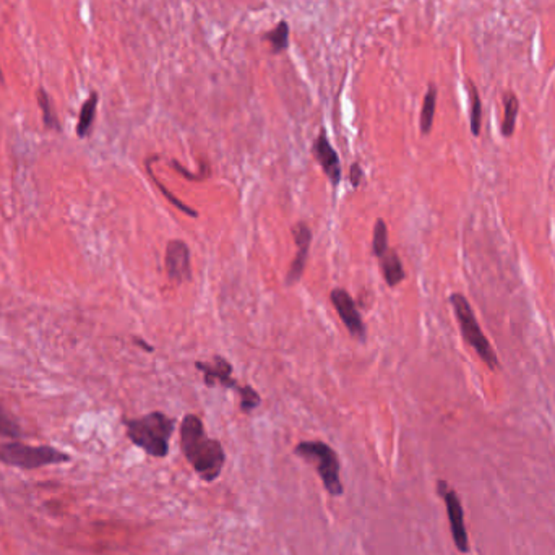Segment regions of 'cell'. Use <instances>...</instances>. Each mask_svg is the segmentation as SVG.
Returning a JSON list of instances; mask_svg holds the SVG:
<instances>
[{"label":"cell","mask_w":555,"mask_h":555,"mask_svg":"<svg viewBox=\"0 0 555 555\" xmlns=\"http://www.w3.org/2000/svg\"><path fill=\"white\" fill-rule=\"evenodd\" d=\"M182 453L200 479L213 482L220 477L226 462V453L216 438H210L205 432L203 422L195 414H187L181 424Z\"/></svg>","instance_id":"cell-1"},{"label":"cell","mask_w":555,"mask_h":555,"mask_svg":"<svg viewBox=\"0 0 555 555\" xmlns=\"http://www.w3.org/2000/svg\"><path fill=\"white\" fill-rule=\"evenodd\" d=\"M127 437L150 456L165 458L169 453V440L176 429V421L161 411H153L138 419H125Z\"/></svg>","instance_id":"cell-2"},{"label":"cell","mask_w":555,"mask_h":555,"mask_svg":"<svg viewBox=\"0 0 555 555\" xmlns=\"http://www.w3.org/2000/svg\"><path fill=\"white\" fill-rule=\"evenodd\" d=\"M294 453L302 460L314 462L320 479H322L326 492L333 497H340L345 492L340 479V458L336 451L320 440L312 442H301L294 448Z\"/></svg>","instance_id":"cell-3"},{"label":"cell","mask_w":555,"mask_h":555,"mask_svg":"<svg viewBox=\"0 0 555 555\" xmlns=\"http://www.w3.org/2000/svg\"><path fill=\"white\" fill-rule=\"evenodd\" d=\"M450 304L455 310L456 318H458L462 338H465L467 345L477 352V356L482 359V362L486 364L489 369L491 370L497 369L499 367L497 352L494 351V347L486 338V335L482 333L481 326H479L477 320L475 317V312H472V309L470 306V301H467L462 294L455 292L450 296Z\"/></svg>","instance_id":"cell-4"},{"label":"cell","mask_w":555,"mask_h":555,"mask_svg":"<svg viewBox=\"0 0 555 555\" xmlns=\"http://www.w3.org/2000/svg\"><path fill=\"white\" fill-rule=\"evenodd\" d=\"M0 461L23 470H36V467L68 461V455L47 445L32 447V445L8 442L0 443Z\"/></svg>","instance_id":"cell-5"},{"label":"cell","mask_w":555,"mask_h":555,"mask_svg":"<svg viewBox=\"0 0 555 555\" xmlns=\"http://www.w3.org/2000/svg\"><path fill=\"white\" fill-rule=\"evenodd\" d=\"M195 367L203 374L205 385L208 386V388L221 385L225 386V388L236 390L239 393V398H241L242 406H250L258 400V391L255 390L252 385H241L237 383V380H234L231 377L232 366L229 364V361H226L222 356H217V354L213 356V362L211 364L195 362Z\"/></svg>","instance_id":"cell-6"},{"label":"cell","mask_w":555,"mask_h":555,"mask_svg":"<svg viewBox=\"0 0 555 555\" xmlns=\"http://www.w3.org/2000/svg\"><path fill=\"white\" fill-rule=\"evenodd\" d=\"M437 491L440 497L445 500V505H447V515L455 546L461 554H467L470 552V539H467L465 526V511H462L458 495H456L453 489L448 487V484L445 481L437 482Z\"/></svg>","instance_id":"cell-7"},{"label":"cell","mask_w":555,"mask_h":555,"mask_svg":"<svg viewBox=\"0 0 555 555\" xmlns=\"http://www.w3.org/2000/svg\"><path fill=\"white\" fill-rule=\"evenodd\" d=\"M330 301L333 304L335 310L340 315L341 322L345 323L346 330L350 331L352 338H356L362 342L366 341L367 338L366 323H364L354 299L351 297V294L346 290H342V287H335V290L330 292Z\"/></svg>","instance_id":"cell-8"},{"label":"cell","mask_w":555,"mask_h":555,"mask_svg":"<svg viewBox=\"0 0 555 555\" xmlns=\"http://www.w3.org/2000/svg\"><path fill=\"white\" fill-rule=\"evenodd\" d=\"M166 273L174 285H182L192 280L190 249L182 239H171L166 247Z\"/></svg>","instance_id":"cell-9"},{"label":"cell","mask_w":555,"mask_h":555,"mask_svg":"<svg viewBox=\"0 0 555 555\" xmlns=\"http://www.w3.org/2000/svg\"><path fill=\"white\" fill-rule=\"evenodd\" d=\"M291 234L294 237V242L297 246V252L294 255L292 262L290 265L286 275V286H294L302 280L304 271H306L307 258L310 244H312V231L309 229L306 222H297L296 226L291 227Z\"/></svg>","instance_id":"cell-10"},{"label":"cell","mask_w":555,"mask_h":555,"mask_svg":"<svg viewBox=\"0 0 555 555\" xmlns=\"http://www.w3.org/2000/svg\"><path fill=\"white\" fill-rule=\"evenodd\" d=\"M312 155L315 160H317L318 165L322 166V169L325 171L326 177L330 179L331 185H333V187H338L342 177L340 156L335 151L333 146H331L328 137H326L325 129L320 130V135L314 141Z\"/></svg>","instance_id":"cell-11"},{"label":"cell","mask_w":555,"mask_h":555,"mask_svg":"<svg viewBox=\"0 0 555 555\" xmlns=\"http://www.w3.org/2000/svg\"><path fill=\"white\" fill-rule=\"evenodd\" d=\"M380 260V270L383 273V280L390 287H396L406 280V271L402 268L400 255L396 253V250L388 249V252H385Z\"/></svg>","instance_id":"cell-12"},{"label":"cell","mask_w":555,"mask_h":555,"mask_svg":"<svg viewBox=\"0 0 555 555\" xmlns=\"http://www.w3.org/2000/svg\"><path fill=\"white\" fill-rule=\"evenodd\" d=\"M466 91H467V100H470V127L471 133L475 137L481 135V127H482V101L481 95H479L477 86L475 85V81L471 78H466Z\"/></svg>","instance_id":"cell-13"},{"label":"cell","mask_w":555,"mask_h":555,"mask_svg":"<svg viewBox=\"0 0 555 555\" xmlns=\"http://www.w3.org/2000/svg\"><path fill=\"white\" fill-rule=\"evenodd\" d=\"M503 121H502V135L505 138H510L515 133L516 129V119H518L520 112V100L513 91H507L503 95Z\"/></svg>","instance_id":"cell-14"},{"label":"cell","mask_w":555,"mask_h":555,"mask_svg":"<svg viewBox=\"0 0 555 555\" xmlns=\"http://www.w3.org/2000/svg\"><path fill=\"white\" fill-rule=\"evenodd\" d=\"M437 96L438 90L434 83L429 85L426 96H424L422 109H421V132L422 135H429L434 125L435 109H437Z\"/></svg>","instance_id":"cell-15"},{"label":"cell","mask_w":555,"mask_h":555,"mask_svg":"<svg viewBox=\"0 0 555 555\" xmlns=\"http://www.w3.org/2000/svg\"><path fill=\"white\" fill-rule=\"evenodd\" d=\"M96 107H97V95L91 92L88 100L85 101V105L81 106L78 124H77V135L80 138H86L91 133L92 122L96 117Z\"/></svg>","instance_id":"cell-16"},{"label":"cell","mask_w":555,"mask_h":555,"mask_svg":"<svg viewBox=\"0 0 555 555\" xmlns=\"http://www.w3.org/2000/svg\"><path fill=\"white\" fill-rule=\"evenodd\" d=\"M36 97H37V102H40V107H41V111H42V121H44L46 129L56 130V132H61L62 127H61V122H59L56 109H54L51 96L47 95L44 88H40V90H37V92H36Z\"/></svg>","instance_id":"cell-17"},{"label":"cell","mask_w":555,"mask_h":555,"mask_svg":"<svg viewBox=\"0 0 555 555\" xmlns=\"http://www.w3.org/2000/svg\"><path fill=\"white\" fill-rule=\"evenodd\" d=\"M263 41L270 42L275 54L285 52L286 49L290 47V25H287L286 21H281L276 28L265 32Z\"/></svg>","instance_id":"cell-18"},{"label":"cell","mask_w":555,"mask_h":555,"mask_svg":"<svg viewBox=\"0 0 555 555\" xmlns=\"http://www.w3.org/2000/svg\"><path fill=\"white\" fill-rule=\"evenodd\" d=\"M388 227L386 222L380 217L375 222L374 227V239H372V253L380 258L385 252H388Z\"/></svg>","instance_id":"cell-19"},{"label":"cell","mask_w":555,"mask_h":555,"mask_svg":"<svg viewBox=\"0 0 555 555\" xmlns=\"http://www.w3.org/2000/svg\"><path fill=\"white\" fill-rule=\"evenodd\" d=\"M146 171H148V174H150V177H151V181H153L155 184H156V187L161 190L162 192V195H165V197L171 201L172 205H176L179 210L182 211V213H185L187 216H190V217H198V213L197 211H195L193 208H190L189 205H185V203H182L181 200H179L176 195H172L169 190H167L165 185H162L160 181H157V179L155 177V174H153V171H151V160H146Z\"/></svg>","instance_id":"cell-20"},{"label":"cell","mask_w":555,"mask_h":555,"mask_svg":"<svg viewBox=\"0 0 555 555\" xmlns=\"http://www.w3.org/2000/svg\"><path fill=\"white\" fill-rule=\"evenodd\" d=\"M21 435V429L15 419L0 407V437L16 438Z\"/></svg>","instance_id":"cell-21"},{"label":"cell","mask_w":555,"mask_h":555,"mask_svg":"<svg viewBox=\"0 0 555 555\" xmlns=\"http://www.w3.org/2000/svg\"><path fill=\"white\" fill-rule=\"evenodd\" d=\"M362 177H364V171L359 162H354V165H351V171H350V181L352 184V187L357 189L359 185L362 182Z\"/></svg>","instance_id":"cell-22"},{"label":"cell","mask_w":555,"mask_h":555,"mask_svg":"<svg viewBox=\"0 0 555 555\" xmlns=\"http://www.w3.org/2000/svg\"><path fill=\"white\" fill-rule=\"evenodd\" d=\"M133 341H135V345H137V346H140V347H143V350H145V351H150V352H151V351H153V346H150V345H146V341H143V340H140V338H135Z\"/></svg>","instance_id":"cell-23"},{"label":"cell","mask_w":555,"mask_h":555,"mask_svg":"<svg viewBox=\"0 0 555 555\" xmlns=\"http://www.w3.org/2000/svg\"><path fill=\"white\" fill-rule=\"evenodd\" d=\"M0 81H4V72H2V68H0Z\"/></svg>","instance_id":"cell-24"}]
</instances>
